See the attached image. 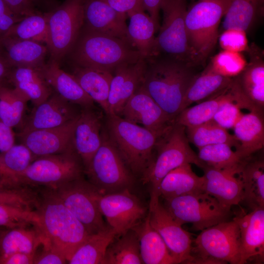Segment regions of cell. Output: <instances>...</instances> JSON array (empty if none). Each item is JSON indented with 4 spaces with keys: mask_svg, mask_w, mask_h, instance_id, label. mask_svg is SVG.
Listing matches in <instances>:
<instances>
[{
    "mask_svg": "<svg viewBox=\"0 0 264 264\" xmlns=\"http://www.w3.org/2000/svg\"><path fill=\"white\" fill-rule=\"evenodd\" d=\"M145 60L141 86L175 121L188 88L199 73L196 67L164 54Z\"/></svg>",
    "mask_w": 264,
    "mask_h": 264,
    "instance_id": "6da1fadb",
    "label": "cell"
},
{
    "mask_svg": "<svg viewBox=\"0 0 264 264\" xmlns=\"http://www.w3.org/2000/svg\"><path fill=\"white\" fill-rule=\"evenodd\" d=\"M141 58L135 48L123 40L83 25L64 59L71 67L88 68L112 74L118 66L136 62Z\"/></svg>",
    "mask_w": 264,
    "mask_h": 264,
    "instance_id": "7a4b0ae2",
    "label": "cell"
},
{
    "mask_svg": "<svg viewBox=\"0 0 264 264\" xmlns=\"http://www.w3.org/2000/svg\"><path fill=\"white\" fill-rule=\"evenodd\" d=\"M40 194L36 211L40 218V231L45 241L68 262L89 234L52 189L40 188Z\"/></svg>",
    "mask_w": 264,
    "mask_h": 264,
    "instance_id": "3957f363",
    "label": "cell"
},
{
    "mask_svg": "<svg viewBox=\"0 0 264 264\" xmlns=\"http://www.w3.org/2000/svg\"><path fill=\"white\" fill-rule=\"evenodd\" d=\"M155 151L153 162L141 177L143 183L149 186V208L159 201L160 182L171 171L185 163L193 164L201 169L206 166L191 148L185 127L175 123L158 138Z\"/></svg>",
    "mask_w": 264,
    "mask_h": 264,
    "instance_id": "277c9868",
    "label": "cell"
},
{
    "mask_svg": "<svg viewBox=\"0 0 264 264\" xmlns=\"http://www.w3.org/2000/svg\"><path fill=\"white\" fill-rule=\"evenodd\" d=\"M106 129L109 136L130 170L141 177L154 159L159 136L120 115L106 114Z\"/></svg>",
    "mask_w": 264,
    "mask_h": 264,
    "instance_id": "5b68a950",
    "label": "cell"
},
{
    "mask_svg": "<svg viewBox=\"0 0 264 264\" xmlns=\"http://www.w3.org/2000/svg\"><path fill=\"white\" fill-rule=\"evenodd\" d=\"M160 10L163 21L155 37L153 55H168L195 67L203 65L188 42L186 0H162Z\"/></svg>",
    "mask_w": 264,
    "mask_h": 264,
    "instance_id": "8992f818",
    "label": "cell"
},
{
    "mask_svg": "<svg viewBox=\"0 0 264 264\" xmlns=\"http://www.w3.org/2000/svg\"><path fill=\"white\" fill-rule=\"evenodd\" d=\"M101 139L99 148L84 168L88 181L101 194L129 189L133 182L132 175L104 126Z\"/></svg>",
    "mask_w": 264,
    "mask_h": 264,
    "instance_id": "52a82bcc",
    "label": "cell"
},
{
    "mask_svg": "<svg viewBox=\"0 0 264 264\" xmlns=\"http://www.w3.org/2000/svg\"><path fill=\"white\" fill-rule=\"evenodd\" d=\"M84 174L82 161L75 149L37 157L23 172L12 178L35 188L55 189Z\"/></svg>",
    "mask_w": 264,
    "mask_h": 264,
    "instance_id": "ba28073f",
    "label": "cell"
},
{
    "mask_svg": "<svg viewBox=\"0 0 264 264\" xmlns=\"http://www.w3.org/2000/svg\"><path fill=\"white\" fill-rule=\"evenodd\" d=\"M231 0H199L186 12L188 42L202 65L216 44L219 24Z\"/></svg>",
    "mask_w": 264,
    "mask_h": 264,
    "instance_id": "9c48e42d",
    "label": "cell"
},
{
    "mask_svg": "<svg viewBox=\"0 0 264 264\" xmlns=\"http://www.w3.org/2000/svg\"><path fill=\"white\" fill-rule=\"evenodd\" d=\"M194 242L192 264H239L240 233L235 217L201 231Z\"/></svg>",
    "mask_w": 264,
    "mask_h": 264,
    "instance_id": "30bf717a",
    "label": "cell"
},
{
    "mask_svg": "<svg viewBox=\"0 0 264 264\" xmlns=\"http://www.w3.org/2000/svg\"><path fill=\"white\" fill-rule=\"evenodd\" d=\"M163 199V206L176 220L182 225L191 223L195 231L229 220L231 216V208L204 191Z\"/></svg>",
    "mask_w": 264,
    "mask_h": 264,
    "instance_id": "8fae6325",
    "label": "cell"
},
{
    "mask_svg": "<svg viewBox=\"0 0 264 264\" xmlns=\"http://www.w3.org/2000/svg\"><path fill=\"white\" fill-rule=\"evenodd\" d=\"M84 0H65L47 12L49 60L61 65L84 25Z\"/></svg>",
    "mask_w": 264,
    "mask_h": 264,
    "instance_id": "7c38bea8",
    "label": "cell"
},
{
    "mask_svg": "<svg viewBox=\"0 0 264 264\" xmlns=\"http://www.w3.org/2000/svg\"><path fill=\"white\" fill-rule=\"evenodd\" d=\"M52 190L89 235L109 227L98 205L97 198L100 193L83 176Z\"/></svg>",
    "mask_w": 264,
    "mask_h": 264,
    "instance_id": "4fadbf2b",
    "label": "cell"
},
{
    "mask_svg": "<svg viewBox=\"0 0 264 264\" xmlns=\"http://www.w3.org/2000/svg\"><path fill=\"white\" fill-rule=\"evenodd\" d=\"M247 52L249 62L238 76L233 78L230 90L234 102L241 109L264 112V52L254 43L249 46Z\"/></svg>",
    "mask_w": 264,
    "mask_h": 264,
    "instance_id": "5bb4252c",
    "label": "cell"
},
{
    "mask_svg": "<svg viewBox=\"0 0 264 264\" xmlns=\"http://www.w3.org/2000/svg\"><path fill=\"white\" fill-rule=\"evenodd\" d=\"M99 211L108 225L117 236L132 229L148 214L147 208L129 189L106 194L99 193L97 198Z\"/></svg>",
    "mask_w": 264,
    "mask_h": 264,
    "instance_id": "9a60e30c",
    "label": "cell"
},
{
    "mask_svg": "<svg viewBox=\"0 0 264 264\" xmlns=\"http://www.w3.org/2000/svg\"><path fill=\"white\" fill-rule=\"evenodd\" d=\"M150 222L159 234L177 264H192L191 234L184 230L160 200L149 209Z\"/></svg>",
    "mask_w": 264,
    "mask_h": 264,
    "instance_id": "2e32d148",
    "label": "cell"
},
{
    "mask_svg": "<svg viewBox=\"0 0 264 264\" xmlns=\"http://www.w3.org/2000/svg\"><path fill=\"white\" fill-rule=\"evenodd\" d=\"M120 116L159 137L175 123L141 85L127 101Z\"/></svg>",
    "mask_w": 264,
    "mask_h": 264,
    "instance_id": "e0dca14e",
    "label": "cell"
},
{
    "mask_svg": "<svg viewBox=\"0 0 264 264\" xmlns=\"http://www.w3.org/2000/svg\"><path fill=\"white\" fill-rule=\"evenodd\" d=\"M80 106L62 98L53 91L42 103L34 106L25 117L18 133L49 129L60 126L76 118L80 113Z\"/></svg>",
    "mask_w": 264,
    "mask_h": 264,
    "instance_id": "ac0fdd59",
    "label": "cell"
},
{
    "mask_svg": "<svg viewBox=\"0 0 264 264\" xmlns=\"http://www.w3.org/2000/svg\"><path fill=\"white\" fill-rule=\"evenodd\" d=\"M79 115L58 127L18 133L16 135L37 157L63 153L74 149L73 133Z\"/></svg>",
    "mask_w": 264,
    "mask_h": 264,
    "instance_id": "d6986e66",
    "label": "cell"
},
{
    "mask_svg": "<svg viewBox=\"0 0 264 264\" xmlns=\"http://www.w3.org/2000/svg\"><path fill=\"white\" fill-rule=\"evenodd\" d=\"M83 13L85 26L132 46L128 34L126 14L116 11L102 0H84Z\"/></svg>",
    "mask_w": 264,
    "mask_h": 264,
    "instance_id": "ffe728a7",
    "label": "cell"
},
{
    "mask_svg": "<svg viewBox=\"0 0 264 264\" xmlns=\"http://www.w3.org/2000/svg\"><path fill=\"white\" fill-rule=\"evenodd\" d=\"M235 218L240 233L239 264H262L264 259V207L257 208Z\"/></svg>",
    "mask_w": 264,
    "mask_h": 264,
    "instance_id": "44dd1931",
    "label": "cell"
},
{
    "mask_svg": "<svg viewBox=\"0 0 264 264\" xmlns=\"http://www.w3.org/2000/svg\"><path fill=\"white\" fill-rule=\"evenodd\" d=\"M145 68L146 60L141 58L114 70L108 99L109 113L120 115L127 101L141 85Z\"/></svg>",
    "mask_w": 264,
    "mask_h": 264,
    "instance_id": "7402d4cb",
    "label": "cell"
},
{
    "mask_svg": "<svg viewBox=\"0 0 264 264\" xmlns=\"http://www.w3.org/2000/svg\"><path fill=\"white\" fill-rule=\"evenodd\" d=\"M103 126L102 116L93 107L82 108L75 126L73 142L84 170L101 145Z\"/></svg>",
    "mask_w": 264,
    "mask_h": 264,
    "instance_id": "603a6c76",
    "label": "cell"
},
{
    "mask_svg": "<svg viewBox=\"0 0 264 264\" xmlns=\"http://www.w3.org/2000/svg\"><path fill=\"white\" fill-rule=\"evenodd\" d=\"M240 164L225 169L206 166L202 169L204 173V191L226 206L231 208L238 205L242 197V183L238 175Z\"/></svg>",
    "mask_w": 264,
    "mask_h": 264,
    "instance_id": "cb8c5ba5",
    "label": "cell"
},
{
    "mask_svg": "<svg viewBox=\"0 0 264 264\" xmlns=\"http://www.w3.org/2000/svg\"><path fill=\"white\" fill-rule=\"evenodd\" d=\"M242 161L238 175L242 183L243 202L251 210L264 207V160L262 150Z\"/></svg>",
    "mask_w": 264,
    "mask_h": 264,
    "instance_id": "d4e9b609",
    "label": "cell"
},
{
    "mask_svg": "<svg viewBox=\"0 0 264 264\" xmlns=\"http://www.w3.org/2000/svg\"><path fill=\"white\" fill-rule=\"evenodd\" d=\"M39 69L53 91L62 98L81 108L94 107L92 98L71 74L61 69L60 64L48 60Z\"/></svg>",
    "mask_w": 264,
    "mask_h": 264,
    "instance_id": "484cf974",
    "label": "cell"
},
{
    "mask_svg": "<svg viewBox=\"0 0 264 264\" xmlns=\"http://www.w3.org/2000/svg\"><path fill=\"white\" fill-rule=\"evenodd\" d=\"M48 53L45 44L32 40L5 39L0 47V54L12 68L39 69L46 63Z\"/></svg>",
    "mask_w": 264,
    "mask_h": 264,
    "instance_id": "4316f807",
    "label": "cell"
},
{
    "mask_svg": "<svg viewBox=\"0 0 264 264\" xmlns=\"http://www.w3.org/2000/svg\"><path fill=\"white\" fill-rule=\"evenodd\" d=\"M264 112L250 111L243 114L233 127L234 136L238 143L235 152L242 159L263 150Z\"/></svg>",
    "mask_w": 264,
    "mask_h": 264,
    "instance_id": "83f0119b",
    "label": "cell"
},
{
    "mask_svg": "<svg viewBox=\"0 0 264 264\" xmlns=\"http://www.w3.org/2000/svg\"><path fill=\"white\" fill-rule=\"evenodd\" d=\"M44 240L37 225L27 227H0V260L22 252L36 254Z\"/></svg>",
    "mask_w": 264,
    "mask_h": 264,
    "instance_id": "f1b7e54d",
    "label": "cell"
},
{
    "mask_svg": "<svg viewBox=\"0 0 264 264\" xmlns=\"http://www.w3.org/2000/svg\"><path fill=\"white\" fill-rule=\"evenodd\" d=\"M132 229L135 232L138 238L143 264H177L161 236L151 225L149 213Z\"/></svg>",
    "mask_w": 264,
    "mask_h": 264,
    "instance_id": "f546056e",
    "label": "cell"
},
{
    "mask_svg": "<svg viewBox=\"0 0 264 264\" xmlns=\"http://www.w3.org/2000/svg\"><path fill=\"white\" fill-rule=\"evenodd\" d=\"M204 176L193 171L191 164L185 163L172 170L161 180L160 198L163 199L204 191Z\"/></svg>",
    "mask_w": 264,
    "mask_h": 264,
    "instance_id": "4dcf8cb0",
    "label": "cell"
},
{
    "mask_svg": "<svg viewBox=\"0 0 264 264\" xmlns=\"http://www.w3.org/2000/svg\"><path fill=\"white\" fill-rule=\"evenodd\" d=\"M9 83L25 94L34 106L46 101L53 92L40 69L25 67L13 68Z\"/></svg>",
    "mask_w": 264,
    "mask_h": 264,
    "instance_id": "1f68e13d",
    "label": "cell"
},
{
    "mask_svg": "<svg viewBox=\"0 0 264 264\" xmlns=\"http://www.w3.org/2000/svg\"><path fill=\"white\" fill-rule=\"evenodd\" d=\"M127 16L130 18L128 34L132 46L144 59L153 56L157 32L154 21L143 9L132 12Z\"/></svg>",
    "mask_w": 264,
    "mask_h": 264,
    "instance_id": "d6a6232c",
    "label": "cell"
},
{
    "mask_svg": "<svg viewBox=\"0 0 264 264\" xmlns=\"http://www.w3.org/2000/svg\"><path fill=\"white\" fill-rule=\"evenodd\" d=\"M233 78L223 76L205 68L199 73L188 88L184 97L180 111L194 103L209 99L227 88Z\"/></svg>",
    "mask_w": 264,
    "mask_h": 264,
    "instance_id": "836d02e7",
    "label": "cell"
},
{
    "mask_svg": "<svg viewBox=\"0 0 264 264\" xmlns=\"http://www.w3.org/2000/svg\"><path fill=\"white\" fill-rule=\"evenodd\" d=\"M71 74L83 90L109 113L108 99L112 78L111 73L88 68L72 67Z\"/></svg>",
    "mask_w": 264,
    "mask_h": 264,
    "instance_id": "e575fe53",
    "label": "cell"
},
{
    "mask_svg": "<svg viewBox=\"0 0 264 264\" xmlns=\"http://www.w3.org/2000/svg\"><path fill=\"white\" fill-rule=\"evenodd\" d=\"M264 0H231L224 15L223 30H249L263 16Z\"/></svg>",
    "mask_w": 264,
    "mask_h": 264,
    "instance_id": "d590c367",
    "label": "cell"
},
{
    "mask_svg": "<svg viewBox=\"0 0 264 264\" xmlns=\"http://www.w3.org/2000/svg\"><path fill=\"white\" fill-rule=\"evenodd\" d=\"M117 236V232L109 226L89 235L72 254L68 263L103 264L106 250Z\"/></svg>",
    "mask_w": 264,
    "mask_h": 264,
    "instance_id": "8d00e7d4",
    "label": "cell"
},
{
    "mask_svg": "<svg viewBox=\"0 0 264 264\" xmlns=\"http://www.w3.org/2000/svg\"><path fill=\"white\" fill-rule=\"evenodd\" d=\"M230 100L234 102L229 86L212 97L183 110L176 117L174 122L185 127L202 124L212 120L220 106Z\"/></svg>",
    "mask_w": 264,
    "mask_h": 264,
    "instance_id": "74e56055",
    "label": "cell"
},
{
    "mask_svg": "<svg viewBox=\"0 0 264 264\" xmlns=\"http://www.w3.org/2000/svg\"><path fill=\"white\" fill-rule=\"evenodd\" d=\"M143 264L137 235L132 229L117 236L108 246L103 264Z\"/></svg>",
    "mask_w": 264,
    "mask_h": 264,
    "instance_id": "f35d334b",
    "label": "cell"
},
{
    "mask_svg": "<svg viewBox=\"0 0 264 264\" xmlns=\"http://www.w3.org/2000/svg\"><path fill=\"white\" fill-rule=\"evenodd\" d=\"M40 197L39 188L22 184L0 173V203L36 210Z\"/></svg>",
    "mask_w": 264,
    "mask_h": 264,
    "instance_id": "ab89813d",
    "label": "cell"
},
{
    "mask_svg": "<svg viewBox=\"0 0 264 264\" xmlns=\"http://www.w3.org/2000/svg\"><path fill=\"white\" fill-rule=\"evenodd\" d=\"M29 100L15 88L0 85V118L8 126L20 128Z\"/></svg>",
    "mask_w": 264,
    "mask_h": 264,
    "instance_id": "60d3db41",
    "label": "cell"
},
{
    "mask_svg": "<svg viewBox=\"0 0 264 264\" xmlns=\"http://www.w3.org/2000/svg\"><path fill=\"white\" fill-rule=\"evenodd\" d=\"M185 132L189 142L198 149L220 143L227 144L235 149L238 146L234 135L213 120L198 126L185 127Z\"/></svg>",
    "mask_w": 264,
    "mask_h": 264,
    "instance_id": "b9f144b4",
    "label": "cell"
},
{
    "mask_svg": "<svg viewBox=\"0 0 264 264\" xmlns=\"http://www.w3.org/2000/svg\"><path fill=\"white\" fill-rule=\"evenodd\" d=\"M5 39L32 40L46 45L47 41V12L39 11L25 17L10 28Z\"/></svg>",
    "mask_w": 264,
    "mask_h": 264,
    "instance_id": "7bdbcfd3",
    "label": "cell"
},
{
    "mask_svg": "<svg viewBox=\"0 0 264 264\" xmlns=\"http://www.w3.org/2000/svg\"><path fill=\"white\" fill-rule=\"evenodd\" d=\"M198 156L206 166L218 169L237 167L243 160L226 143L201 147L198 149Z\"/></svg>",
    "mask_w": 264,
    "mask_h": 264,
    "instance_id": "ee69618b",
    "label": "cell"
},
{
    "mask_svg": "<svg viewBox=\"0 0 264 264\" xmlns=\"http://www.w3.org/2000/svg\"><path fill=\"white\" fill-rule=\"evenodd\" d=\"M37 157L24 144H14L0 152V173L13 178L23 172Z\"/></svg>",
    "mask_w": 264,
    "mask_h": 264,
    "instance_id": "f6af8a7d",
    "label": "cell"
},
{
    "mask_svg": "<svg viewBox=\"0 0 264 264\" xmlns=\"http://www.w3.org/2000/svg\"><path fill=\"white\" fill-rule=\"evenodd\" d=\"M247 64L242 53L223 50L211 58L206 68L220 75L233 78L243 70Z\"/></svg>",
    "mask_w": 264,
    "mask_h": 264,
    "instance_id": "bcb514c9",
    "label": "cell"
},
{
    "mask_svg": "<svg viewBox=\"0 0 264 264\" xmlns=\"http://www.w3.org/2000/svg\"><path fill=\"white\" fill-rule=\"evenodd\" d=\"M40 225L36 210L0 203V227L15 228Z\"/></svg>",
    "mask_w": 264,
    "mask_h": 264,
    "instance_id": "7dc6e473",
    "label": "cell"
},
{
    "mask_svg": "<svg viewBox=\"0 0 264 264\" xmlns=\"http://www.w3.org/2000/svg\"><path fill=\"white\" fill-rule=\"evenodd\" d=\"M219 44L224 50L242 53L249 48L246 32L237 29H227L218 37Z\"/></svg>",
    "mask_w": 264,
    "mask_h": 264,
    "instance_id": "c3c4849f",
    "label": "cell"
},
{
    "mask_svg": "<svg viewBox=\"0 0 264 264\" xmlns=\"http://www.w3.org/2000/svg\"><path fill=\"white\" fill-rule=\"evenodd\" d=\"M233 101L223 103L215 114L213 120L226 130L233 129L243 114Z\"/></svg>",
    "mask_w": 264,
    "mask_h": 264,
    "instance_id": "681fc988",
    "label": "cell"
},
{
    "mask_svg": "<svg viewBox=\"0 0 264 264\" xmlns=\"http://www.w3.org/2000/svg\"><path fill=\"white\" fill-rule=\"evenodd\" d=\"M66 262L62 253L44 240L35 254L34 264H63Z\"/></svg>",
    "mask_w": 264,
    "mask_h": 264,
    "instance_id": "f907efd6",
    "label": "cell"
},
{
    "mask_svg": "<svg viewBox=\"0 0 264 264\" xmlns=\"http://www.w3.org/2000/svg\"><path fill=\"white\" fill-rule=\"evenodd\" d=\"M9 8L18 17L23 18L35 14L37 9V0H2Z\"/></svg>",
    "mask_w": 264,
    "mask_h": 264,
    "instance_id": "816d5d0a",
    "label": "cell"
},
{
    "mask_svg": "<svg viewBox=\"0 0 264 264\" xmlns=\"http://www.w3.org/2000/svg\"><path fill=\"white\" fill-rule=\"evenodd\" d=\"M22 19L16 16L2 0H0V47L10 28Z\"/></svg>",
    "mask_w": 264,
    "mask_h": 264,
    "instance_id": "f5cc1de1",
    "label": "cell"
},
{
    "mask_svg": "<svg viewBox=\"0 0 264 264\" xmlns=\"http://www.w3.org/2000/svg\"><path fill=\"white\" fill-rule=\"evenodd\" d=\"M116 11L127 15L134 11L144 9L143 0H102Z\"/></svg>",
    "mask_w": 264,
    "mask_h": 264,
    "instance_id": "db71d44e",
    "label": "cell"
},
{
    "mask_svg": "<svg viewBox=\"0 0 264 264\" xmlns=\"http://www.w3.org/2000/svg\"><path fill=\"white\" fill-rule=\"evenodd\" d=\"M15 137L12 128L0 118V152L7 150L15 144Z\"/></svg>",
    "mask_w": 264,
    "mask_h": 264,
    "instance_id": "11a10c76",
    "label": "cell"
},
{
    "mask_svg": "<svg viewBox=\"0 0 264 264\" xmlns=\"http://www.w3.org/2000/svg\"><path fill=\"white\" fill-rule=\"evenodd\" d=\"M162 0H143L144 10L147 11L155 24L156 31L160 28L159 12Z\"/></svg>",
    "mask_w": 264,
    "mask_h": 264,
    "instance_id": "9f6ffc18",
    "label": "cell"
},
{
    "mask_svg": "<svg viewBox=\"0 0 264 264\" xmlns=\"http://www.w3.org/2000/svg\"><path fill=\"white\" fill-rule=\"evenodd\" d=\"M35 254L19 252L0 260V264H34Z\"/></svg>",
    "mask_w": 264,
    "mask_h": 264,
    "instance_id": "6f0895ef",
    "label": "cell"
},
{
    "mask_svg": "<svg viewBox=\"0 0 264 264\" xmlns=\"http://www.w3.org/2000/svg\"><path fill=\"white\" fill-rule=\"evenodd\" d=\"M12 68L0 54V85H6Z\"/></svg>",
    "mask_w": 264,
    "mask_h": 264,
    "instance_id": "680465c9",
    "label": "cell"
},
{
    "mask_svg": "<svg viewBox=\"0 0 264 264\" xmlns=\"http://www.w3.org/2000/svg\"><path fill=\"white\" fill-rule=\"evenodd\" d=\"M38 7H44L47 12L50 11L59 4L57 0H37Z\"/></svg>",
    "mask_w": 264,
    "mask_h": 264,
    "instance_id": "91938a15",
    "label": "cell"
}]
</instances>
